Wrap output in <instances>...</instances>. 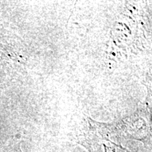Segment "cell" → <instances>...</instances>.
Returning a JSON list of instances; mask_svg holds the SVG:
<instances>
[{"instance_id":"6da1fadb","label":"cell","mask_w":152,"mask_h":152,"mask_svg":"<svg viewBox=\"0 0 152 152\" xmlns=\"http://www.w3.org/2000/svg\"><path fill=\"white\" fill-rule=\"evenodd\" d=\"M88 128L80 139L82 145L90 152H128L127 149L112 142L106 136L110 124L97 123L88 118Z\"/></svg>"}]
</instances>
